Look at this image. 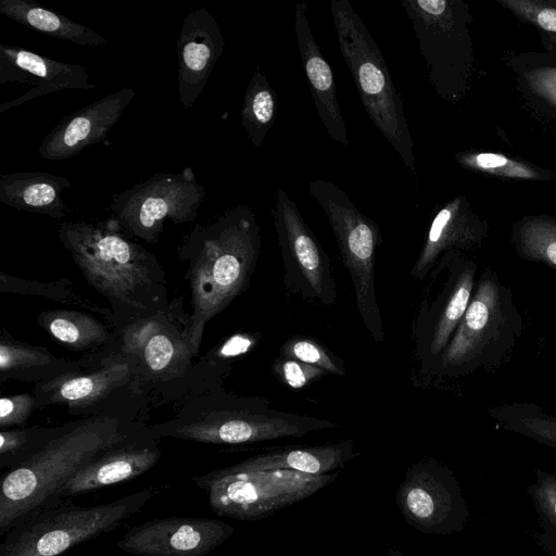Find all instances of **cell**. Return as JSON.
I'll return each mask as SVG.
<instances>
[{
  "label": "cell",
  "instance_id": "1",
  "mask_svg": "<svg viewBox=\"0 0 556 556\" xmlns=\"http://www.w3.org/2000/svg\"><path fill=\"white\" fill-rule=\"evenodd\" d=\"M59 238L87 282L110 302L117 330L169 309L162 266L112 217L98 224L64 222Z\"/></svg>",
  "mask_w": 556,
  "mask_h": 556
},
{
  "label": "cell",
  "instance_id": "2",
  "mask_svg": "<svg viewBox=\"0 0 556 556\" xmlns=\"http://www.w3.org/2000/svg\"><path fill=\"white\" fill-rule=\"evenodd\" d=\"M260 248L256 216L243 205L228 210L206 226L195 225L179 248L180 257L189 261L191 313L187 338L194 356L208 321L248 286Z\"/></svg>",
  "mask_w": 556,
  "mask_h": 556
},
{
  "label": "cell",
  "instance_id": "3",
  "mask_svg": "<svg viewBox=\"0 0 556 556\" xmlns=\"http://www.w3.org/2000/svg\"><path fill=\"white\" fill-rule=\"evenodd\" d=\"M143 428L117 416H91L65 424L38 454L2 475L0 536L48 507L56 491L89 462Z\"/></svg>",
  "mask_w": 556,
  "mask_h": 556
},
{
  "label": "cell",
  "instance_id": "4",
  "mask_svg": "<svg viewBox=\"0 0 556 556\" xmlns=\"http://www.w3.org/2000/svg\"><path fill=\"white\" fill-rule=\"evenodd\" d=\"M523 330V319L511 289L491 266L478 275L468 307L433 376L457 378L480 369L495 370L511 356Z\"/></svg>",
  "mask_w": 556,
  "mask_h": 556
},
{
  "label": "cell",
  "instance_id": "5",
  "mask_svg": "<svg viewBox=\"0 0 556 556\" xmlns=\"http://www.w3.org/2000/svg\"><path fill=\"white\" fill-rule=\"evenodd\" d=\"M330 11L341 53L367 115L414 177V144L403 99L379 46L348 0H331Z\"/></svg>",
  "mask_w": 556,
  "mask_h": 556
},
{
  "label": "cell",
  "instance_id": "6",
  "mask_svg": "<svg viewBox=\"0 0 556 556\" xmlns=\"http://www.w3.org/2000/svg\"><path fill=\"white\" fill-rule=\"evenodd\" d=\"M159 492V488L151 486L110 503L76 506L64 502L39 509L3 535L0 556H61L80 543L115 530Z\"/></svg>",
  "mask_w": 556,
  "mask_h": 556
},
{
  "label": "cell",
  "instance_id": "7",
  "mask_svg": "<svg viewBox=\"0 0 556 556\" xmlns=\"http://www.w3.org/2000/svg\"><path fill=\"white\" fill-rule=\"evenodd\" d=\"M338 473L308 475L294 470H236L231 466L193 479L218 516L257 520L325 488Z\"/></svg>",
  "mask_w": 556,
  "mask_h": 556
},
{
  "label": "cell",
  "instance_id": "8",
  "mask_svg": "<svg viewBox=\"0 0 556 556\" xmlns=\"http://www.w3.org/2000/svg\"><path fill=\"white\" fill-rule=\"evenodd\" d=\"M338 425L279 412H258L249 405L219 406L180 413L177 418L151 427L156 439L172 437L207 444H245L288 437H302L312 431L333 429Z\"/></svg>",
  "mask_w": 556,
  "mask_h": 556
},
{
  "label": "cell",
  "instance_id": "9",
  "mask_svg": "<svg viewBox=\"0 0 556 556\" xmlns=\"http://www.w3.org/2000/svg\"><path fill=\"white\" fill-rule=\"evenodd\" d=\"M204 195L203 187L188 166L180 173H156L119 192L110 208L123 232L155 244L166 220H194Z\"/></svg>",
  "mask_w": 556,
  "mask_h": 556
},
{
  "label": "cell",
  "instance_id": "10",
  "mask_svg": "<svg viewBox=\"0 0 556 556\" xmlns=\"http://www.w3.org/2000/svg\"><path fill=\"white\" fill-rule=\"evenodd\" d=\"M429 274L431 279L415 324V337L418 358L432 374L468 307L478 265L462 252L451 251L441 256Z\"/></svg>",
  "mask_w": 556,
  "mask_h": 556
},
{
  "label": "cell",
  "instance_id": "11",
  "mask_svg": "<svg viewBox=\"0 0 556 556\" xmlns=\"http://www.w3.org/2000/svg\"><path fill=\"white\" fill-rule=\"evenodd\" d=\"M395 501L407 523L426 534L462 532L470 516L454 472L433 458L407 469Z\"/></svg>",
  "mask_w": 556,
  "mask_h": 556
},
{
  "label": "cell",
  "instance_id": "12",
  "mask_svg": "<svg viewBox=\"0 0 556 556\" xmlns=\"http://www.w3.org/2000/svg\"><path fill=\"white\" fill-rule=\"evenodd\" d=\"M271 215L287 288L304 300L332 305L337 300V288L329 257L294 201L281 188L277 190Z\"/></svg>",
  "mask_w": 556,
  "mask_h": 556
},
{
  "label": "cell",
  "instance_id": "13",
  "mask_svg": "<svg viewBox=\"0 0 556 556\" xmlns=\"http://www.w3.org/2000/svg\"><path fill=\"white\" fill-rule=\"evenodd\" d=\"M116 351L131 365L136 379L166 381L181 378L194 356L169 309L136 319L118 330Z\"/></svg>",
  "mask_w": 556,
  "mask_h": 556
},
{
  "label": "cell",
  "instance_id": "14",
  "mask_svg": "<svg viewBox=\"0 0 556 556\" xmlns=\"http://www.w3.org/2000/svg\"><path fill=\"white\" fill-rule=\"evenodd\" d=\"M233 532V527L217 519L166 517L131 527L116 547L137 556H206Z\"/></svg>",
  "mask_w": 556,
  "mask_h": 556
},
{
  "label": "cell",
  "instance_id": "15",
  "mask_svg": "<svg viewBox=\"0 0 556 556\" xmlns=\"http://www.w3.org/2000/svg\"><path fill=\"white\" fill-rule=\"evenodd\" d=\"M92 369L70 372L36 383L37 406L62 405L78 414L101 405L115 392L138 381L130 363L118 352L109 351Z\"/></svg>",
  "mask_w": 556,
  "mask_h": 556
},
{
  "label": "cell",
  "instance_id": "16",
  "mask_svg": "<svg viewBox=\"0 0 556 556\" xmlns=\"http://www.w3.org/2000/svg\"><path fill=\"white\" fill-rule=\"evenodd\" d=\"M159 441L144 427L84 466L56 491L49 506L140 477L159 463Z\"/></svg>",
  "mask_w": 556,
  "mask_h": 556
},
{
  "label": "cell",
  "instance_id": "17",
  "mask_svg": "<svg viewBox=\"0 0 556 556\" xmlns=\"http://www.w3.org/2000/svg\"><path fill=\"white\" fill-rule=\"evenodd\" d=\"M224 46L219 24L205 8L187 14L177 40L178 94L184 109H190L201 96Z\"/></svg>",
  "mask_w": 556,
  "mask_h": 556
},
{
  "label": "cell",
  "instance_id": "18",
  "mask_svg": "<svg viewBox=\"0 0 556 556\" xmlns=\"http://www.w3.org/2000/svg\"><path fill=\"white\" fill-rule=\"evenodd\" d=\"M29 83L22 96L0 104V113L48 93L64 89H93L87 68L52 60L36 52L9 45L0 46V83Z\"/></svg>",
  "mask_w": 556,
  "mask_h": 556
},
{
  "label": "cell",
  "instance_id": "19",
  "mask_svg": "<svg viewBox=\"0 0 556 556\" xmlns=\"http://www.w3.org/2000/svg\"><path fill=\"white\" fill-rule=\"evenodd\" d=\"M134 97L135 90L125 87L65 116L42 139L38 147L39 155L51 161L65 160L90 144L105 140Z\"/></svg>",
  "mask_w": 556,
  "mask_h": 556
},
{
  "label": "cell",
  "instance_id": "20",
  "mask_svg": "<svg viewBox=\"0 0 556 556\" xmlns=\"http://www.w3.org/2000/svg\"><path fill=\"white\" fill-rule=\"evenodd\" d=\"M294 30L318 117L331 139L348 147V129L337 99L334 76L312 34L305 2L295 5Z\"/></svg>",
  "mask_w": 556,
  "mask_h": 556
},
{
  "label": "cell",
  "instance_id": "21",
  "mask_svg": "<svg viewBox=\"0 0 556 556\" xmlns=\"http://www.w3.org/2000/svg\"><path fill=\"white\" fill-rule=\"evenodd\" d=\"M485 235V225L472 214L466 200L463 197L451 200L433 216L410 274L424 280L442 255L476 249Z\"/></svg>",
  "mask_w": 556,
  "mask_h": 556
},
{
  "label": "cell",
  "instance_id": "22",
  "mask_svg": "<svg viewBox=\"0 0 556 556\" xmlns=\"http://www.w3.org/2000/svg\"><path fill=\"white\" fill-rule=\"evenodd\" d=\"M71 187L65 177L41 172L0 175V202L20 211L38 213L52 218L66 215L62 193Z\"/></svg>",
  "mask_w": 556,
  "mask_h": 556
},
{
  "label": "cell",
  "instance_id": "23",
  "mask_svg": "<svg viewBox=\"0 0 556 556\" xmlns=\"http://www.w3.org/2000/svg\"><path fill=\"white\" fill-rule=\"evenodd\" d=\"M357 455L352 440L339 443L281 450L247 458L231 467L236 470H294L315 476L343 467Z\"/></svg>",
  "mask_w": 556,
  "mask_h": 556
},
{
  "label": "cell",
  "instance_id": "24",
  "mask_svg": "<svg viewBox=\"0 0 556 556\" xmlns=\"http://www.w3.org/2000/svg\"><path fill=\"white\" fill-rule=\"evenodd\" d=\"M83 363L59 358L45 348L14 340L4 330L0 334V378L46 382L85 369Z\"/></svg>",
  "mask_w": 556,
  "mask_h": 556
},
{
  "label": "cell",
  "instance_id": "25",
  "mask_svg": "<svg viewBox=\"0 0 556 556\" xmlns=\"http://www.w3.org/2000/svg\"><path fill=\"white\" fill-rule=\"evenodd\" d=\"M0 13L27 28L76 45L102 47L109 42L89 26L29 0H1Z\"/></svg>",
  "mask_w": 556,
  "mask_h": 556
},
{
  "label": "cell",
  "instance_id": "26",
  "mask_svg": "<svg viewBox=\"0 0 556 556\" xmlns=\"http://www.w3.org/2000/svg\"><path fill=\"white\" fill-rule=\"evenodd\" d=\"M36 320L59 344L73 351H102L113 341V334L103 323L80 311H46Z\"/></svg>",
  "mask_w": 556,
  "mask_h": 556
},
{
  "label": "cell",
  "instance_id": "27",
  "mask_svg": "<svg viewBox=\"0 0 556 556\" xmlns=\"http://www.w3.org/2000/svg\"><path fill=\"white\" fill-rule=\"evenodd\" d=\"M488 414L503 429L556 450V414L529 402L495 405Z\"/></svg>",
  "mask_w": 556,
  "mask_h": 556
},
{
  "label": "cell",
  "instance_id": "28",
  "mask_svg": "<svg viewBox=\"0 0 556 556\" xmlns=\"http://www.w3.org/2000/svg\"><path fill=\"white\" fill-rule=\"evenodd\" d=\"M277 94L257 68L247 86L241 110L242 126L255 148H261L277 116Z\"/></svg>",
  "mask_w": 556,
  "mask_h": 556
},
{
  "label": "cell",
  "instance_id": "29",
  "mask_svg": "<svg viewBox=\"0 0 556 556\" xmlns=\"http://www.w3.org/2000/svg\"><path fill=\"white\" fill-rule=\"evenodd\" d=\"M513 241L518 255L556 270V219L540 216L520 222Z\"/></svg>",
  "mask_w": 556,
  "mask_h": 556
},
{
  "label": "cell",
  "instance_id": "30",
  "mask_svg": "<svg viewBox=\"0 0 556 556\" xmlns=\"http://www.w3.org/2000/svg\"><path fill=\"white\" fill-rule=\"evenodd\" d=\"M59 427H22L0 431V467L15 469L38 454L62 430Z\"/></svg>",
  "mask_w": 556,
  "mask_h": 556
},
{
  "label": "cell",
  "instance_id": "31",
  "mask_svg": "<svg viewBox=\"0 0 556 556\" xmlns=\"http://www.w3.org/2000/svg\"><path fill=\"white\" fill-rule=\"evenodd\" d=\"M535 482L527 486L542 528L534 535L539 546L549 556H556V471L535 469Z\"/></svg>",
  "mask_w": 556,
  "mask_h": 556
},
{
  "label": "cell",
  "instance_id": "32",
  "mask_svg": "<svg viewBox=\"0 0 556 556\" xmlns=\"http://www.w3.org/2000/svg\"><path fill=\"white\" fill-rule=\"evenodd\" d=\"M457 161L467 168L494 176L520 179H536L540 177V174L533 167L500 153H462L457 155Z\"/></svg>",
  "mask_w": 556,
  "mask_h": 556
},
{
  "label": "cell",
  "instance_id": "33",
  "mask_svg": "<svg viewBox=\"0 0 556 556\" xmlns=\"http://www.w3.org/2000/svg\"><path fill=\"white\" fill-rule=\"evenodd\" d=\"M280 356L298 359L326 372L339 376L345 374L342 361L309 338L295 337L287 340L280 349Z\"/></svg>",
  "mask_w": 556,
  "mask_h": 556
},
{
  "label": "cell",
  "instance_id": "34",
  "mask_svg": "<svg viewBox=\"0 0 556 556\" xmlns=\"http://www.w3.org/2000/svg\"><path fill=\"white\" fill-rule=\"evenodd\" d=\"M502 3L522 20L556 34V7L551 3L534 0H503Z\"/></svg>",
  "mask_w": 556,
  "mask_h": 556
},
{
  "label": "cell",
  "instance_id": "35",
  "mask_svg": "<svg viewBox=\"0 0 556 556\" xmlns=\"http://www.w3.org/2000/svg\"><path fill=\"white\" fill-rule=\"evenodd\" d=\"M273 372L291 389H302L326 374L318 367L283 356L274 362Z\"/></svg>",
  "mask_w": 556,
  "mask_h": 556
},
{
  "label": "cell",
  "instance_id": "36",
  "mask_svg": "<svg viewBox=\"0 0 556 556\" xmlns=\"http://www.w3.org/2000/svg\"><path fill=\"white\" fill-rule=\"evenodd\" d=\"M36 407V397L30 393L2 396L0 400V429L22 428Z\"/></svg>",
  "mask_w": 556,
  "mask_h": 556
},
{
  "label": "cell",
  "instance_id": "37",
  "mask_svg": "<svg viewBox=\"0 0 556 556\" xmlns=\"http://www.w3.org/2000/svg\"><path fill=\"white\" fill-rule=\"evenodd\" d=\"M531 88L556 106V68L542 67L526 74Z\"/></svg>",
  "mask_w": 556,
  "mask_h": 556
},
{
  "label": "cell",
  "instance_id": "38",
  "mask_svg": "<svg viewBox=\"0 0 556 556\" xmlns=\"http://www.w3.org/2000/svg\"><path fill=\"white\" fill-rule=\"evenodd\" d=\"M547 39L549 49L553 51L554 54H556V34H549Z\"/></svg>",
  "mask_w": 556,
  "mask_h": 556
},
{
  "label": "cell",
  "instance_id": "39",
  "mask_svg": "<svg viewBox=\"0 0 556 556\" xmlns=\"http://www.w3.org/2000/svg\"><path fill=\"white\" fill-rule=\"evenodd\" d=\"M386 556H406L404 555L402 552L397 551V549H389L388 554H386Z\"/></svg>",
  "mask_w": 556,
  "mask_h": 556
}]
</instances>
